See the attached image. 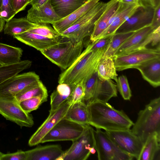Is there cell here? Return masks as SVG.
<instances>
[{
	"mask_svg": "<svg viewBox=\"0 0 160 160\" xmlns=\"http://www.w3.org/2000/svg\"><path fill=\"white\" fill-rule=\"evenodd\" d=\"M88 124L105 131L130 129L134 123L123 110H118L108 103L98 101L86 103Z\"/></svg>",
	"mask_w": 160,
	"mask_h": 160,
	"instance_id": "1",
	"label": "cell"
},
{
	"mask_svg": "<svg viewBox=\"0 0 160 160\" xmlns=\"http://www.w3.org/2000/svg\"><path fill=\"white\" fill-rule=\"evenodd\" d=\"M106 49L90 50L86 47L75 62L60 74L59 84L75 85L81 81L85 82L97 71Z\"/></svg>",
	"mask_w": 160,
	"mask_h": 160,
	"instance_id": "2",
	"label": "cell"
},
{
	"mask_svg": "<svg viewBox=\"0 0 160 160\" xmlns=\"http://www.w3.org/2000/svg\"><path fill=\"white\" fill-rule=\"evenodd\" d=\"M131 131L144 144L149 136L160 134V98L152 100L144 109L139 111Z\"/></svg>",
	"mask_w": 160,
	"mask_h": 160,
	"instance_id": "3",
	"label": "cell"
},
{
	"mask_svg": "<svg viewBox=\"0 0 160 160\" xmlns=\"http://www.w3.org/2000/svg\"><path fill=\"white\" fill-rule=\"evenodd\" d=\"M83 48V41L73 42L61 36L57 44L41 52L51 62L66 70L79 56Z\"/></svg>",
	"mask_w": 160,
	"mask_h": 160,
	"instance_id": "4",
	"label": "cell"
},
{
	"mask_svg": "<svg viewBox=\"0 0 160 160\" xmlns=\"http://www.w3.org/2000/svg\"><path fill=\"white\" fill-rule=\"evenodd\" d=\"M108 2L99 1L71 27L61 33L73 42L83 41L90 36L96 22L106 9Z\"/></svg>",
	"mask_w": 160,
	"mask_h": 160,
	"instance_id": "5",
	"label": "cell"
},
{
	"mask_svg": "<svg viewBox=\"0 0 160 160\" xmlns=\"http://www.w3.org/2000/svg\"><path fill=\"white\" fill-rule=\"evenodd\" d=\"M94 129L87 124L82 134L72 141V145L57 160H86L96 151L94 147Z\"/></svg>",
	"mask_w": 160,
	"mask_h": 160,
	"instance_id": "6",
	"label": "cell"
},
{
	"mask_svg": "<svg viewBox=\"0 0 160 160\" xmlns=\"http://www.w3.org/2000/svg\"><path fill=\"white\" fill-rule=\"evenodd\" d=\"M94 147L99 160H131L133 157L121 150L106 132L94 129Z\"/></svg>",
	"mask_w": 160,
	"mask_h": 160,
	"instance_id": "7",
	"label": "cell"
},
{
	"mask_svg": "<svg viewBox=\"0 0 160 160\" xmlns=\"http://www.w3.org/2000/svg\"><path fill=\"white\" fill-rule=\"evenodd\" d=\"M0 114L21 128L34 124L32 115L23 110L14 97L0 94Z\"/></svg>",
	"mask_w": 160,
	"mask_h": 160,
	"instance_id": "8",
	"label": "cell"
},
{
	"mask_svg": "<svg viewBox=\"0 0 160 160\" xmlns=\"http://www.w3.org/2000/svg\"><path fill=\"white\" fill-rule=\"evenodd\" d=\"M160 58V45L155 48L143 47L112 58L117 71L135 68L149 60Z\"/></svg>",
	"mask_w": 160,
	"mask_h": 160,
	"instance_id": "9",
	"label": "cell"
},
{
	"mask_svg": "<svg viewBox=\"0 0 160 160\" xmlns=\"http://www.w3.org/2000/svg\"><path fill=\"white\" fill-rule=\"evenodd\" d=\"M87 125H82L64 118L42 139L40 143L48 142L74 141L83 133Z\"/></svg>",
	"mask_w": 160,
	"mask_h": 160,
	"instance_id": "10",
	"label": "cell"
},
{
	"mask_svg": "<svg viewBox=\"0 0 160 160\" xmlns=\"http://www.w3.org/2000/svg\"><path fill=\"white\" fill-rule=\"evenodd\" d=\"M105 132L121 150L138 159L144 144L131 130Z\"/></svg>",
	"mask_w": 160,
	"mask_h": 160,
	"instance_id": "11",
	"label": "cell"
},
{
	"mask_svg": "<svg viewBox=\"0 0 160 160\" xmlns=\"http://www.w3.org/2000/svg\"><path fill=\"white\" fill-rule=\"evenodd\" d=\"M41 81L39 75L33 72L18 74L0 85V94L15 97L24 89Z\"/></svg>",
	"mask_w": 160,
	"mask_h": 160,
	"instance_id": "12",
	"label": "cell"
},
{
	"mask_svg": "<svg viewBox=\"0 0 160 160\" xmlns=\"http://www.w3.org/2000/svg\"><path fill=\"white\" fill-rule=\"evenodd\" d=\"M72 103L68 99L63 102L53 112L49 114L46 119L30 138L28 144L32 146L40 143L42 139L63 118Z\"/></svg>",
	"mask_w": 160,
	"mask_h": 160,
	"instance_id": "13",
	"label": "cell"
},
{
	"mask_svg": "<svg viewBox=\"0 0 160 160\" xmlns=\"http://www.w3.org/2000/svg\"><path fill=\"white\" fill-rule=\"evenodd\" d=\"M155 8L139 6L135 12L117 29L115 33L136 31L151 25Z\"/></svg>",
	"mask_w": 160,
	"mask_h": 160,
	"instance_id": "14",
	"label": "cell"
},
{
	"mask_svg": "<svg viewBox=\"0 0 160 160\" xmlns=\"http://www.w3.org/2000/svg\"><path fill=\"white\" fill-rule=\"evenodd\" d=\"M155 29L151 25L136 31L120 46L113 57L146 47L151 42Z\"/></svg>",
	"mask_w": 160,
	"mask_h": 160,
	"instance_id": "15",
	"label": "cell"
},
{
	"mask_svg": "<svg viewBox=\"0 0 160 160\" xmlns=\"http://www.w3.org/2000/svg\"><path fill=\"white\" fill-rule=\"evenodd\" d=\"M139 6V5L126 4L119 2L118 7L110 19L107 28L97 39L115 34L117 29L135 12Z\"/></svg>",
	"mask_w": 160,
	"mask_h": 160,
	"instance_id": "16",
	"label": "cell"
},
{
	"mask_svg": "<svg viewBox=\"0 0 160 160\" xmlns=\"http://www.w3.org/2000/svg\"><path fill=\"white\" fill-rule=\"evenodd\" d=\"M26 18L31 22L35 24H51L61 19L53 9L49 0L41 6L32 7L28 11Z\"/></svg>",
	"mask_w": 160,
	"mask_h": 160,
	"instance_id": "17",
	"label": "cell"
},
{
	"mask_svg": "<svg viewBox=\"0 0 160 160\" xmlns=\"http://www.w3.org/2000/svg\"><path fill=\"white\" fill-rule=\"evenodd\" d=\"M13 37L19 41L41 52L57 44L61 36L57 38H50L27 31L14 35Z\"/></svg>",
	"mask_w": 160,
	"mask_h": 160,
	"instance_id": "18",
	"label": "cell"
},
{
	"mask_svg": "<svg viewBox=\"0 0 160 160\" xmlns=\"http://www.w3.org/2000/svg\"><path fill=\"white\" fill-rule=\"evenodd\" d=\"M25 152L26 160H57L64 151L60 145L54 144L38 146Z\"/></svg>",
	"mask_w": 160,
	"mask_h": 160,
	"instance_id": "19",
	"label": "cell"
},
{
	"mask_svg": "<svg viewBox=\"0 0 160 160\" xmlns=\"http://www.w3.org/2000/svg\"><path fill=\"white\" fill-rule=\"evenodd\" d=\"M100 0H89L79 8L66 17L61 18L52 25L53 28L60 34L71 27Z\"/></svg>",
	"mask_w": 160,
	"mask_h": 160,
	"instance_id": "20",
	"label": "cell"
},
{
	"mask_svg": "<svg viewBox=\"0 0 160 160\" xmlns=\"http://www.w3.org/2000/svg\"><path fill=\"white\" fill-rule=\"evenodd\" d=\"M143 78L154 88L160 85V58L147 61L137 67Z\"/></svg>",
	"mask_w": 160,
	"mask_h": 160,
	"instance_id": "21",
	"label": "cell"
},
{
	"mask_svg": "<svg viewBox=\"0 0 160 160\" xmlns=\"http://www.w3.org/2000/svg\"><path fill=\"white\" fill-rule=\"evenodd\" d=\"M117 96V89L115 82L112 80L103 81L98 78L93 95L87 103L96 101L108 102L112 98Z\"/></svg>",
	"mask_w": 160,
	"mask_h": 160,
	"instance_id": "22",
	"label": "cell"
},
{
	"mask_svg": "<svg viewBox=\"0 0 160 160\" xmlns=\"http://www.w3.org/2000/svg\"><path fill=\"white\" fill-rule=\"evenodd\" d=\"M108 2L106 9L96 22L90 36V39L92 42L97 40L100 35L106 28L110 19L119 5L118 0H110Z\"/></svg>",
	"mask_w": 160,
	"mask_h": 160,
	"instance_id": "23",
	"label": "cell"
},
{
	"mask_svg": "<svg viewBox=\"0 0 160 160\" xmlns=\"http://www.w3.org/2000/svg\"><path fill=\"white\" fill-rule=\"evenodd\" d=\"M160 134L155 132L150 135L142 148L138 160L157 159L160 150Z\"/></svg>",
	"mask_w": 160,
	"mask_h": 160,
	"instance_id": "24",
	"label": "cell"
},
{
	"mask_svg": "<svg viewBox=\"0 0 160 160\" xmlns=\"http://www.w3.org/2000/svg\"><path fill=\"white\" fill-rule=\"evenodd\" d=\"M76 85V84H75ZM75 85L59 83L50 95V114L54 112L65 101L70 97Z\"/></svg>",
	"mask_w": 160,
	"mask_h": 160,
	"instance_id": "25",
	"label": "cell"
},
{
	"mask_svg": "<svg viewBox=\"0 0 160 160\" xmlns=\"http://www.w3.org/2000/svg\"><path fill=\"white\" fill-rule=\"evenodd\" d=\"M89 0H50L57 14L63 18L82 6Z\"/></svg>",
	"mask_w": 160,
	"mask_h": 160,
	"instance_id": "26",
	"label": "cell"
},
{
	"mask_svg": "<svg viewBox=\"0 0 160 160\" xmlns=\"http://www.w3.org/2000/svg\"><path fill=\"white\" fill-rule=\"evenodd\" d=\"M64 118L81 124H89L88 113L86 104L81 101L72 104Z\"/></svg>",
	"mask_w": 160,
	"mask_h": 160,
	"instance_id": "27",
	"label": "cell"
},
{
	"mask_svg": "<svg viewBox=\"0 0 160 160\" xmlns=\"http://www.w3.org/2000/svg\"><path fill=\"white\" fill-rule=\"evenodd\" d=\"M23 52L20 48L0 42V65L15 63L21 61Z\"/></svg>",
	"mask_w": 160,
	"mask_h": 160,
	"instance_id": "28",
	"label": "cell"
},
{
	"mask_svg": "<svg viewBox=\"0 0 160 160\" xmlns=\"http://www.w3.org/2000/svg\"><path fill=\"white\" fill-rule=\"evenodd\" d=\"M35 25L26 18H12L6 22L3 28L4 32L5 34L13 36L28 31Z\"/></svg>",
	"mask_w": 160,
	"mask_h": 160,
	"instance_id": "29",
	"label": "cell"
},
{
	"mask_svg": "<svg viewBox=\"0 0 160 160\" xmlns=\"http://www.w3.org/2000/svg\"><path fill=\"white\" fill-rule=\"evenodd\" d=\"M32 64L31 61L24 60L14 64L0 65V85L22 71L29 68Z\"/></svg>",
	"mask_w": 160,
	"mask_h": 160,
	"instance_id": "30",
	"label": "cell"
},
{
	"mask_svg": "<svg viewBox=\"0 0 160 160\" xmlns=\"http://www.w3.org/2000/svg\"><path fill=\"white\" fill-rule=\"evenodd\" d=\"M117 71L112 58H101L97 70L98 77L100 80H112L116 82L118 79Z\"/></svg>",
	"mask_w": 160,
	"mask_h": 160,
	"instance_id": "31",
	"label": "cell"
},
{
	"mask_svg": "<svg viewBox=\"0 0 160 160\" xmlns=\"http://www.w3.org/2000/svg\"><path fill=\"white\" fill-rule=\"evenodd\" d=\"M136 32L115 33L112 35L110 43L102 58H112L120 46Z\"/></svg>",
	"mask_w": 160,
	"mask_h": 160,
	"instance_id": "32",
	"label": "cell"
},
{
	"mask_svg": "<svg viewBox=\"0 0 160 160\" xmlns=\"http://www.w3.org/2000/svg\"><path fill=\"white\" fill-rule=\"evenodd\" d=\"M48 94L46 87L41 81L38 84L27 87L16 94L15 97L20 103L24 100L41 94Z\"/></svg>",
	"mask_w": 160,
	"mask_h": 160,
	"instance_id": "33",
	"label": "cell"
},
{
	"mask_svg": "<svg viewBox=\"0 0 160 160\" xmlns=\"http://www.w3.org/2000/svg\"><path fill=\"white\" fill-rule=\"evenodd\" d=\"M48 94H41L20 102V105L23 110L27 113L37 110L43 102L47 100Z\"/></svg>",
	"mask_w": 160,
	"mask_h": 160,
	"instance_id": "34",
	"label": "cell"
},
{
	"mask_svg": "<svg viewBox=\"0 0 160 160\" xmlns=\"http://www.w3.org/2000/svg\"><path fill=\"white\" fill-rule=\"evenodd\" d=\"M28 32L50 38H57L61 36L53 28L46 24H35Z\"/></svg>",
	"mask_w": 160,
	"mask_h": 160,
	"instance_id": "35",
	"label": "cell"
},
{
	"mask_svg": "<svg viewBox=\"0 0 160 160\" xmlns=\"http://www.w3.org/2000/svg\"><path fill=\"white\" fill-rule=\"evenodd\" d=\"M116 82L117 89L123 99L130 100L132 92L127 77L122 75L118 78Z\"/></svg>",
	"mask_w": 160,
	"mask_h": 160,
	"instance_id": "36",
	"label": "cell"
},
{
	"mask_svg": "<svg viewBox=\"0 0 160 160\" xmlns=\"http://www.w3.org/2000/svg\"><path fill=\"white\" fill-rule=\"evenodd\" d=\"M16 14L13 5V0H2L0 16L7 22Z\"/></svg>",
	"mask_w": 160,
	"mask_h": 160,
	"instance_id": "37",
	"label": "cell"
},
{
	"mask_svg": "<svg viewBox=\"0 0 160 160\" xmlns=\"http://www.w3.org/2000/svg\"><path fill=\"white\" fill-rule=\"evenodd\" d=\"M85 82L81 81L75 86L71 94L68 98L72 104L82 101L85 95Z\"/></svg>",
	"mask_w": 160,
	"mask_h": 160,
	"instance_id": "38",
	"label": "cell"
},
{
	"mask_svg": "<svg viewBox=\"0 0 160 160\" xmlns=\"http://www.w3.org/2000/svg\"><path fill=\"white\" fill-rule=\"evenodd\" d=\"M97 71L95 72L86 81L85 84V95L83 102H87L92 97L96 82L98 79Z\"/></svg>",
	"mask_w": 160,
	"mask_h": 160,
	"instance_id": "39",
	"label": "cell"
},
{
	"mask_svg": "<svg viewBox=\"0 0 160 160\" xmlns=\"http://www.w3.org/2000/svg\"><path fill=\"white\" fill-rule=\"evenodd\" d=\"M112 36L99 38L89 44L87 47L90 50L107 48L111 40Z\"/></svg>",
	"mask_w": 160,
	"mask_h": 160,
	"instance_id": "40",
	"label": "cell"
},
{
	"mask_svg": "<svg viewBox=\"0 0 160 160\" xmlns=\"http://www.w3.org/2000/svg\"><path fill=\"white\" fill-rule=\"evenodd\" d=\"M26 159L25 152L21 150H18L13 153H2L0 158V160H26Z\"/></svg>",
	"mask_w": 160,
	"mask_h": 160,
	"instance_id": "41",
	"label": "cell"
},
{
	"mask_svg": "<svg viewBox=\"0 0 160 160\" xmlns=\"http://www.w3.org/2000/svg\"><path fill=\"white\" fill-rule=\"evenodd\" d=\"M30 1V0H13V7L16 14L24 10Z\"/></svg>",
	"mask_w": 160,
	"mask_h": 160,
	"instance_id": "42",
	"label": "cell"
},
{
	"mask_svg": "<svg viewBox=\"0 0 160 160\" xmlns=\"http://www.w3.org/2000/svg\"><path fill=\"white\" fill-rule=\"evenodd\" d=\"M152 25L155 28L160 26V3L158 4L155 8Z\"/></svg>",
	"mask_w": 160,
	"mask_h": 160,
	"instance_id": "43",
	"label": "cell"
},
{
	"mask_svg": "<svg viewBox=\"0 0 160 160\" xmlns=\"http://www.w3.org/2000/svg\"><path fill=\"white\" fill-rule=\"evenodd\" d=\"M160 40V26L154 29L151 42L152 45L154 46L159 44Z\"/></svg>",
	"mask_w": 160,
	"mask_h": 160,
	"instance_id": "44",
	"label": "cell"
},
{
	"mask_svg": "<svg viewBox=\"0 0 160 160\" xmlns=\"http://www.w3.org/2000/svg\"><path fill=\"white\" fill-rule=\"evenodd\" d=\"M138 4L143 8H155L157 6L156 0H138Z\"/></svg>",
	"mask_w": 160,
	"mask_h": 160,
	"instance_id": "45",
	"label": "cell"
},
{
	"mask_svg": "<svg viewBox=\"0 0 160 160\" xmlns=\"http://www.w3.org/2000/svg\"><path fill=\"white\" fill-rule=\"evenodd\" d=\"M49 0H30L29 4L32 5V7L38 8L47 3Z\"/></svg>",
	"mask_w": 160,
	"mask_h": 160,
	"instance_id": "46",
	"label": "cell"
},
{
	"mask_svg": "<svg viewBox=\"0 0 160 160\" xmlns=\"http://www.w3.org/2000/svg\"><path fill=\"white\" fill-rule=\"evenodd\" d=\"M118 2L129 4H138V0H118Z\"/></svg>",
	"mask_w": 160,
	"mask_h": 160,
	"instance_id": "47",
	"label": "cell"
},
{
	"mask_svg": "<svg viewBox=\"0 0 160 160\" xmlns=\"http://www.w3.org/2000/svg\"><path fill=\"white\" fill-rule=\"evenodd\" d=\"M5 21L0 17V32L3 30L5 24Z\"/></svg>",
	"mask_w": 160,
	"mask_h": 160,
	"instance_id": "48",
	"label": "cell"
},
{
	"mask_svg": "<svg viewBox=\"0 0 160 160\" xmlns=\"http://www.w3.org/2000/svg\"><path fill=\"white\" fill-rule=\"evenodd\" d=\"M156 1L157 4V5L159 3H160V0H156Z\"/></svg>",
	"mask_w": 160,
	"mask_h": 160,
	"instance_id": "49",
	"label": "cell"
},
{
	"mask_svg": "<svg viewBox=\"0 0 160 160\" xmlns=\"http://www.w3.org/2000/svg\"><path fill=\"white\" fill-rule=\"evenodd\" d=\"M2 0H0V13L1 5H2Z\"/></svg>",
	"mask_w": 160,
	"mask_h": 160,
	"instance_id": "50",
	"label": "cell"
},
{
	"mask_svg": "<svg viewBox=\"0 0 160 160\" xmlns=\"http://www.w3.org/2000/svg\"><path fill=\"white\" fill-rule=\"evenodd\" d=\"M3 153H2L0 152V158Z\"/></svg>",
	"mask_w": 160,
	"mask_h": 160,
	"instance_id": "51",
	"label": "cell"
}]
</instances>
